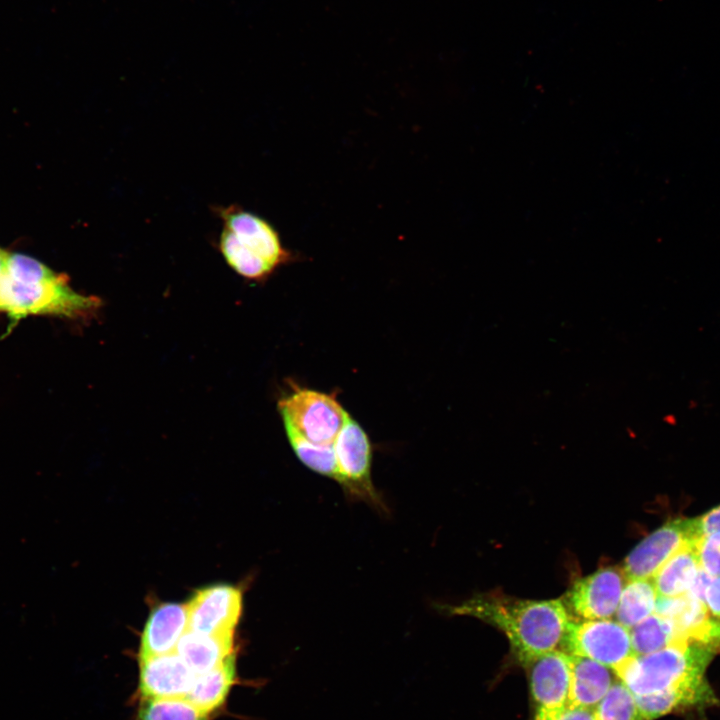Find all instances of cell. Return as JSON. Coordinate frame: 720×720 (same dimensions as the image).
<instances>
[{"label":"cell","mask_w":720,"mask_h":720,"mask_svg":"<svg viewBox=\"0 0 720 720\" xmlns=\"http://www.w3.org/2000/svg\"><path fill=\"white\" fill-rule=\"evenodd\" d=\"M448 610L500 629L522 665L562 645L571 622L561 600H522L500 592L474 595Z\"/></svg>","instance_id":"obj_1"},{"label":"cell","mask_w":720,"mask_h":720,"mask_svg":"<svg viewBox=\"0 0 720 720\" xmlns=\"http://www.w3.org/2000/svg\"><path fill=\"white\" fill-rule=\"evenodd\" d=\"M223 229L218 247L234 272L249 280H264L276 268L295 260L278 231L265 219L242 208L219 209Z\"/></svg>","instance_id":"obj_2"},{"label":"cell","mask_w":720,"mask_h":720,"mask_svg":"<svg viewBox=\"0 0 720 720\" xmlns=\"http://www.w3.org/2000/svg\"><path fill=\"white\" fill-rule=\"evenodd\" d=\"M716 648L679 640L648 654H634L614 672L634 696H645L677 688L705 678Z\"/></svg>","instance_id":"obj_3"},{"label":"cell","mask_w":720,"mask_h":720,"mask_svg":"<svg viewBox=\"0 0 720 720\" xmlns=\"http://www.w3.org/2000/svg\"><path fill=\"white\" fill-rule=\"evenodd\" d=\"M102 306L97 296L76 292L65 275L51 282L20 283L6 273L0 280V312L11 320L28 315H53L65 318H88Z\"/></svg>","instance_id":"obj_4"},{"label":"cell","mask_w":720,"mask_h":720,"mask_svg":"<svg viewBox=\"0 0 720 720\" xmlns=\"http://www.w3.org/2000/svg\"><path fill=\"white\" fill-rule=\"evenodd\" d=\"M278 409L285 428H290L308 441L321 445L333 444L350 416L334 394L297 386L279 400Z\"/></svg>","instance_id":"obj_5"},{"label":"cell","mask_w":720,"mask_h":720,"mask_svg":"<svg viewBox=\"0 0 720 720\" xmlns=\"http://www.w3.org/2000/svg\"><path fill=\"white\" fill-rule=\"evenodd\" d=\"M562 646L570 655L592 659L613 671L635 654L629 628L608 619L571 621Z\"/></svg>","instance_id":"obj_6"},{"label":"cell","mask_w":720,"mask_h":720,"mask_svg":"<svg viewBox=\"0 0 720 720\" xmlns=\"http://www.w3.org/2000/svg\"><path fill=\"white\" fill-rule=\"evenodd\" d=\"M534 705L533 720H557L569 708L571 657L552 650L525 665Z\"/></svg>","instance_id":"obj_7"},{"label":"cell","mask_w":720,"mask_h":720,"mask_svg":"<svg viewBox=\"0 0 720 720\" xmlns=\"http://www.w3.org/2000/svg\"><path fill=\"white\" fill-rule=\"evenodd\" d=\"M696 539L695 518H677L666 522L625 558L622 569L626 579H652L667 560Z\"/></svg>","instance_id":"obj_8"},{"label":"cell","mask_w":720,"mask_h":720,"mask_svg":"<svg viewBox=\"0 0 720 720\" xmlns=\"http://www.w3.org/2000/svg\"><path fill=\"white\" fill-rule=\"evenodd\" d=\"M337 479L346 490L360 498L376 502L371 481L372 448L363 428L349 416L334 443Z\"/></svg>","instance_id":"obj_9"},{"label":"cell","mask_w":720,"mask_h":720,"mask_svg":"<svg viewBox=\"0 0 720 720\" xmlns=\"http://www.w3.org/2000/svg\"><path fill=\"white\" fill-rule=\"evenodd\" d=\"M188 630L205 635L233 634L242 611L241 591L214 584L197 590L186 603Z\"/></svg>","instance_id":"obj_10"},{"label":"cell","mask_w":720,"mask_h":720,"mask_svg":"<svg viewBox=\"0 0 720 720\" xmlns=\"http://www.w3.org/2000/svg\"><path fill=\"white\" fill-rule=\"evenodd\" d=\"M625 579L621 567L600 568L573 584L566 595V604L581 618L608 619L618 608Z\"/></svg>","instance_id":"obj_11"},{"label":"cell","mask_w":720,"mask_h":720,"mask_svg":"<svg viewBox=\"0 0 720 720\" xmlns=\"http://www.w3.org/2000/svg\"><path fill=\"white\" fill-rule=\"evenodd\" d=\"M139 666L144 698H186L196 677L176 651L139 658Z\"/></svg>","instance_id":"obj_12"},{"label":"cell","mask_w":720,"mask_h":720,"mask_svg":"<svg viewBox=\"0 0 720 720\" xmlns=\"http://www.w3.org/2000/svg\"><path fill=\"white\" fill-rule=\"evenodd\" d=\"M187 630L186 604L165 602L156 605L143 629L139 658L174 652Z\"/></svg>","instance_id":"obj_13"},{"label":"cell","mask_w":720,"mask_h":720,"mask_svg":"<svg viewBox=\"0 0 720 720\" xmlns=\"http://www.w3.org/2000/svg\"><path fill=\"white\" fill-rule=\"evenodd\" d=\"M635 698L643 720H655L674 712L702 710L719 703L706 678Z\"/></svg>","instance_id":"obj_14"},{"label":"cell","mask_w":720,"mask_h":720,"mask_svg":"<svg viewBox=\"0 0 720 720\" xmlns=\"http://www.w3.org/2000/svg\"><path fill=\"white\" fill-rule=\"evenodd\" d=\"M570 657L569 708L593 711L618 678L611 668L599 662L581 656Z\"/></svg>","instance_id":"obj_15"},{"label":"cell","mask_w":720,"mask_h":720,"mask_svg":"<svg viewBox=\"0 0 720 720\" xmlns=\"http://www.w3.org/2000/svg\"><path fill=\"white\" fill-rule=\"evenodd\" d=\"M233 642V634L205 635L187 630L175 651L195 674H201L231 656Z\"/></svg>","instance_id":"obj_16"},{"label":"cell","mask_w":720,"mask_h":720,"mask_svg":"<svg viewBox=\"0 0 720 720\" xmlns=\"http://www.w3.org/2000/svg\"><path fill=\"white\" fill-rule=\"evenodd\" d=\"M700 569L694 542L687 544L667 560L652 577L659 597L686 594Z\"/></svg>","instance_id":"obj_17"},{"label":"cell","mask_w":720,"mask_h":720,"mask_svg":"<svg viewBox=\"0 0 720 720\" xmlns=\"http://www.w3.org/2000/svg\"><path fill=\"white\" fill-rule=\"evenodd\" d=\"M234 680L235 658L232 654L217 667L196 674L186 698L204 712H213L224 703Z\"/></svg>","instance_id":"obj_18"},{"label":"cell","mask_w":720,"mask_h":720,"mask_svg":"<svg viewBox=\"0 0 720 720\" xmlns=\"http://www.w3.org/2000/svg\"><path fill=\"white\" fill-rule=\"evenodd\" d=\"M657 600L652 579L628 580L616 610L617 621L630 629L655 612Z\"/></svg>","instance_id":"obj_19"},{"label":"cell","mask_w":720,"mask_h":720,"mask_svg":"<svg viewBox=\"0 0 720 720\" xmlns=\"http://www.w3.org/2000/svg\"><path fill=\"white\" fill-rule=\"evenodd\" d=\"M629 631L633 651L638 655L661 650L678 641L671 621L655 612Z\"/></svg>","instance_id":"obj_20"},{"label":"cell","mask_w":720,"mask_h":720,"mask_svg":"<svg viewBox=\"0 0 720 720\" xmlns=\"http://www.w3.org/2000/svg\"><path fill=\"white\" fill-rule=\"evenodd\" d=\"M288 440L299 460L314 472L337 479V462L333 444H315L290 428H285Z\"/></svg>","instance_id":"obj_21"},{"label":"cell","mask_w":720,"mask_h":720,"mask_svg":"<svg viewBox=\"0 0 720 720\" xmlns=\"http://www.w3.org/2000/svg\"><path fill=\"white\" fill-rule=\"evenodd\" d=\"M208 713L187 698H144L138 720H207Z\"/></svg>","instance_id":"obj_22"},{"label":"cell","mask_w":720,"mask_h":720,"mask_svg":"<svg viewBox=\"0 0 720 720\" xmlns=\"http://www.w3.org/2000/svg\"><path fill=\"white\" fill-rule=\"evenodd\" d=\"M592 713L594 720H643L634 694L619 679Z\"/></svg>","instance_id":"obj_23"},{"label":"cell","mask_w":720,"mask_h":720,"mask_svg":"<svg viewBox=\"0 0 720 720\" xmlns=\"http://www.w3.org/2000/svg\"><path fill=\"white\" fill-rule=\"evenodd\" d=\"M6 274L13 280L25 284H38L57 280V274L41 262L22 254H9Z\"/></svg>","instance_id":"obj_24"},{"label":"cell","mask_w":720,"mask_h":720,"mask_svg":"<svg viewBox=\"0 0 720 720\" xmlns=\"http://www.w3.org/2000/svg\"><path fill=\"white\" fill-rule=\"evenodd\" d=\"M694 548L700 568L712 578L720 577V532L698 537Z\"/></svg>","instance_id":"obj_25"},{"label":"cell","mask_w":720,"mask_h":720,"mask_svg":"<svg viewBox=\"0 0 720 720\" xmlns=\"http://www.w3.org/2000/svg\"><path fill=\"white\" fill-rule=\"evenodd\" d=\"M704 603L712 622L720 631V577L714 578L709 584Z\"/></svg>","instance_id":"obj_26"},{"label":"cell","mask_w":720,"mask_h":720,"mask_svg":"<svg viewBox=\"0 0 720 720\" xmlns=\"http://www.w3.org/2000/svg\"><path fill=\"white\" fill-rule=\"evenodd\" d=\"M697 538L703 535L720 532V506L706 514L695 518Z\"/></svg>","instance_id":"obj_27"},{"label":"cell","mask_w":720,"mask_h":720,"mask_svg":"<svg viewBox=\"0 0 720 720\" xmlns=\"http://www.w3.org/2000/svg\"><path fill=\"white\" fill-rule=\"evenodd\" d=\"M557 720H594V717L590 710L568 708Z\"/></svg>","instance_id":"obj_28"},{"label":"cell","mask_w":720,"mask_h":720,"mask_svg":"<svg viewBox=\"0 0 720 720\" xmlns=\"http://www.w3.org/2000/svg\"><path fill=\"white\" fill-rule=\"evenodd\" d=\"M8 255V252L0 248V280L6 273Z\"/></svg>","instance_id":"obj_29"}]
</instances>
